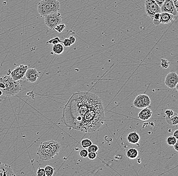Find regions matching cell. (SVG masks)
Wrapping results in <instances>:
<instances>
[{
  "label": "cell",
  "instance_id": "cell-16",
  "mask_svg": "<svg viewBox=\"0 0 178 176\" xmlns=\"http://www.w3.org/2000/svg\"><path fill=\"white\" fill-rule=\"evenodd\" d=\"M127 140L128 142L132 144H138L140 140L139 134L136 131H133L129 133L127 136Z\"/></svg>",
  "mask_w": 178,
  "mask_h": 176
},
{
  "label": "cell",
  "instance_id": "cell-37",
  "mask_svg": "<svg viewBox=\"0 0 178 176\" xmlns=\"http://www.w3.org/2000/svg\"><path fill=\"white\" fill-rule=\"evenodd\" d=\"M173 136L176 138L177 140H178V129L174 131V133H173Z\"/></svg>",
  "mask_w": 178,
  "mask_h": 176
},
{
  "label": "cell",
  "instance_id": "cell-29",
  "mask_svg": "<svg viewBox=\"0 0 178 176\" xmlns=\"http://www.w3.org/2000/svg\"><path fill=\"white\" fill-rule=\"evenodd\" d=\"M165 114L167 116V118H170L172 117V116L174 115V112L172 110L167 109L165 111Z\"/></svg>",
  "mask_w": 178,
  "mask_h": 176
},
{
  "label": "cell",
  "instance_id": "cell-25",
  "mask_svg": "<svg viewBox=\"0 0 178 176\" xmlns=\"http://www.w3.org/2000/svg\"><path fill=\"white\" fill-rule=\"evenodd\" d=\"M98 150H99V147L96 145H91L90 147H89L88 148V151L89 152H93L96 153L98 151Z\"/></svg>",
  "mask_w": 178,
  "mask_h": 176
},
{
  "label": "cell",
  "instance_id": "cell-15",
  "mask_svg": "<svg viewBox=\"0 0 178 176\" xmlns=\"http://www.w3.org/2000/svg\"><path fill=\"white\" fill-rule=\"evenodd\" d=\"M174 18V15L167 12H161L159 21L160 23L167 24L171 23Z\"/></svg>",
  "mask_w": 178,
  "mask_h": 176
},
{
  "label": "cell",
  "instance_id": "cell-26",
  "mask_svg": "<svg viewBox=\"0 0 178 176\" xmlns=\"http://www.w3.org/2000/svg\"><path fill=\"white\" fill-rule=\"evenodd\" d=\"M66 28L65 25L64 24H59L57 25L54 28L55 30L58 33H61Z\"/></svg>",
  "mask_w": 178,
  "mask_h": 176
},
{
  "label": "cell",
  "instance_id": "cell-32",
  "mask_svg": "<svg viewBox=\"0 0 178 176\" xmlns=\"http://www.w3.org/2000/svg\"><path fill=\"white\" fill-rule=\"evenodd\" d=\"M155 1L156 3L158 4V5L161 8V6H163L164 2L165 1V0H154Z\"/></svg>",
  "mask_w": 178,
  "mask_h": 176
},
{
  "label": "cell",
  "instance_id": "cell-28",
  "mask_svg": "<svg viewBox=\"0 0 178 176\" xmlns=\"http://www.w3.org/2000/svg\"><path fill=\"white\" fill-rule=\"evenodd\" d=\"M88 151L84 148V149H83L80 151V155L82 158H86L87 157H88Z\"/></svg>",
  "mask_w": 178,
  "mask_h": 176
},
{
  "label": "cell",
  "instance_id": "cell-1",
  "mask_svg": "<svg viewBox=\"0 0 178 176\" xmlns=\"http://www.w3.org/2000/svg\"><path fill=\"white\" fill-rule=\"evenodd\" d=\"M104 119L101 100L92 92H79L73 94L64 108V123L73 129L94 132L103 124Z\"/></svg>",
  "mask_w": 178,
  "mask_h": 176
},
{
  "label": "cell",
  "instance_id": "cell-34",
  "mask_svg": "<svg viewBox=\"0 0 178 176\" xmlns=\"http://www.w3.org/2000/svg\"><path fill=\"white\" fill-rule=\"evenodd\" d=\"M152 20H153V24H154V25L156 26H159L160 23L159 20H158V19H153Z\"/></svg>",
  "mask_w": 178,
  "mask_h": 176
},
{
  "label": "cell",
  "instance_id": "cell-3",
  "mask_svg": "<svg viewBox=\"0 0 178 176\" xmlns=\"http://www.w3.org/2000/svg\"><path fill=\"white\" fill-rule=\"evenodd\" d=\"M60 3L58 0H42L38 4V12L42 17L59 11Z\"/></svg>",
  "mask_w": 178,
  "mask_h": 176
},
{
  "label": "cell",
  "instance_id": "cell-7",
  "mask_svg": "<svg viewBox=\"0 0 178 176\" xmlns=\"http://www.w3.org/2000/svg\"><path fill=\"white\" fill-rule=\"evenodd\" d=\"M151 104V99L146 94H139L134 101L133 105L138 109L148 107Z\"/></svg>",
  "mask_w": 178,
  "mask_h": 176
},
{
  "label": "cell",
  "instance_id": "cell-11",
  "mask_svg": "<svg viewBox=\"0 0 178 176\" xmlns=\"http://www.w3.org/2000/svg\"><path fill=\"white\" fill-rule=\"evenodd\" d=\"M41 72L34 68H30L27 70L25 76L28 82L34 83L36 82L39 77Z\"/></svg>",
  "mask_w": 178,
  "mask_h": 176
},
{
  "label": "cell",
  "instance_id": "cell-40",
  "mask_svg": "<svg viewBox=\"0 0 178 176\" xmlns=\"http://www.w3.org/2000/svg\"><path fill=\"white\" fill-rule=\"evenodd\" d=\"M3 95V92H2V90L0 89V96H2Z\"/></svg>",
  "mask_w": 178,
  "mask_h": 176
},
{
  "label": "cell",
  "instance_id": "cell-19",
  "mask_svg": "<svg viewBox=\"0 0 178 176\" xmlns=\"http://www.w3.org/2000/svg\"><path fill=\"white\" fill-rule=\"evenodd\" d=\"M45 172H46V176H52L54 172L55 169L50 165H47L45 167Z\"/></svg>",
  "mask_w": 178,
  "mask_h": 176
},
{
  "label": "cell",
  "instance_id": "cell-30",
  "mask_svg": "<svg viewBox=\"0 0 178 176\" xmlns=\"http://www.w3.org/2000/svg\"><path fill=\"white\" fill-rule=\"evenodd\" d=\"M62 43L63 44L64 46L66 47H68L71 46L72 45L71 43L70 40L69 39V38H66L64 39L63 41H62Z\"/></svg>",
  "mask_w": 178,
  "mask_h": 176
},
{
  "label": "cell",
  "instance_id": "cell-5",
  "mask_svg": "<svg viewBox=\"0 0 178 176\" xmlns=\"http://www.w3.org/2000/svg\"><path fill=\"white\" fill-rule=\"evenodd\" d=\"M37 154L39 156V158L43 160H51L53 159L55 156L51 149L48 147L45 142L41 143L39 147L38 148Z\"/></svg>",
  "mask_w": 178,
  "mask_h": 176
},
{
  "label": "cell",
  "instance_id": "cell-14",
  "mask_svg": "<svg viewBox=\"0 0 178 176\" xmlns=\"http://www.w3.org/2000/svg\"><path fill=\"white\" fill-rule=\"evenodd\" d=\"M152 111L146 107L144 108H143L142 110L139 112L138 114V117L141 120L146 121L149 119L152 116Z\"/></svg>",
  "mask_w": 178,
  "mask_h": 176
},
{
  "label": "cell",
  "instance_id": "cell-36",
  "mask_svg": "<svg viewBox=\"0 0 178 176\" xmlns=\"http://www.w3.org/2000/svg\"><path fill=\"white\" fill-rule=\"evenodd\" d=\"M160 13H156V14H155L154 15L153 18V19L159 20V18H160Z\"/></svg>",
  "mask_w": 178,
  "mask_h": 176
},
{
  "label": "cell",
  "instance_id": "cell-23",
  "mask_svg": "<svg viewBox=\"0 0 178 176\" xmlns=\"http://www.w3.org/2000/svg\"><path fill=\"white\" fill-rule=\"evenodd\" d=\"M61 42H62V41L61 40L60 38L58 37H56L54 38H52L51 40H50L48 41L47 42V44H52L53 45H55V44L61 43Z\"/></svg>",
  "mask_w": 178,
  "mask_h": 176
},
{
  "label": "cell",
  "instance_id": "cell-12",
  "mask_svg": "<svg viewBox=\"0 0 178 176\" xmlns=\"http://www.w3.org/2000/svg\"><path fill=\"white\" fill-rule=\"evenodd\" d=\"M13 169L9 165L0 162V176H16Z\"/></svg>",
  "mask_w": 178,
  "mask_h": 176
},
{
  "label": "cell",
  "instance_id": "cell-10",
  "mask_svg": "<svg viewBox=\"0 0 178 176\" xmlns=\"http://www.w3.org/2000/svg\"><path fill=\"white\" fill-rule=\"evenodd\" d=\"M161 12H167L176 16L178 12L175 8L173 0H165L161 8Z\"/></svg>",
  "mask_w": 178,
  "mask_h": 176
},
{
  "label": "cell",
  "instance_id": "cell-4",
  "mask_svg": "<svg viewBox=\"0 0 178 176\" xmlns=\"http://www.w3.org/2000/svg\"><path fill=\"white\" fill-rule=\"evenodd\" d=\"M62 22V16L58 12L52 13L45 16V23L49 28L54 30V28L58 24Z\"/></svg>",
  "mask_w": 178,
  "mask_h": 176
},
{
  "label": "cell",
  "instance_id": "cell-18",
  "mask_svg": "<svg viewBox=\"0 0 178 176\" xmlns=\"http://www.w3.org/2000/svg\"><path fill=\"white\" fill-rule=\"evenodd\" d=\"M52 50L53 53L56 55H61L64 50L63 45L61 43H58L55 45H53L52 47Z\"/></svg>",
  "mask_w": 178,
  "mask_h": 176
},
{
  "label": "cell",
  "instance_id": "cell-9",
  "mask_svg": "<svg viewBox=\"0 0 178 176\" xmlns=\"http://www.w3.org/2000/svg\"><path fill=\"white\" fill-rule=\"evenodd\" d=\"M178 82V75L174 72H172L167 74L165 80V84L169 88H175Z\"/></svg>",
  "mask_w": 178,
  "mask_h": 176
},
{
  "label": "cell",
  "instance_id": "cell-31",
  "mask_svg": "<svg viewBox=\"0 0 178 176\" xmlns=\"http://www.w3.org/2000/svg\"><path fill=\"white\" fill-rule=\"evenodd\" d=\"M88 157L89 159L90 160H94L97 157V154L96 152H89Z\"/></svg>",
  "mask_w": 178,
  "mask_h": 176
},
{
  "label": "cell",
  "instance_id": "cell-8",
  "mask_svg": "<svg viewBox=\"0 0 178 176\" xmlns=\"http://www.w3.org/2000/svg\"><path fill=\"white\" fill-rule=\"evenodd\" d=\"M28 68V66L21 65L15 67L14 69L11 71L10 75L13 80L15 81L20 80L25 77Z\"/></svg>",
  "mask_w": 178,
  "mask_h": 176
},
{
  "label": "cell",
  "instance_id": "cell-22",
  "mask_svg": "<svg viewBox=\"0 0 178 176\" xmlns=\"http://www.w3.org/2000/svg\"><path fill=\"white\" fill-rule=\"evenodd\" d=\"M167 122L171 125L172 126H176L178 124V116H174L172 117L169 118V121L167 120Z\"/></svg>",
  "mask_w": 178,
  "mask_h": 176
},
{
  "label": "cell",
  "instance_id": "cell-35",
  "mask_svg": "<svg viewBox=\"0 0 178 176\" xmlns=\"http://www.w3.org/2000/svg\"><path fill=\"white\" fill-rule=\"evenodd\" d=\"M173 2H174L175 8L178 12V0H173Z\"/></svg>",
  "mask_w": 178,
  "mask_h": 176
},
{
  "label": "cell",
  "instance_id": "cell-33",
  "mask_svg": "<svg viewBox=\"0 0 178 176\" xmlns=\"http://www.w3.org/2000/svg\"><path fill=\"white\" fill-rule=\"evenodd\" d=\"M68 38L70 40V41H71V43L72 44V45H73V44L75 43V41H76V39H75V38L74 36H70Z\"/></svg>",
  "mask_w": 178,
  "mask_h": 176
},
{
  "label": "cell",
  "instance_id": "cell-13",
  "mask_svg": "<svg viewBox=\"0 0 178 176\" xmlns=\"http://www.w3.org/2000/svg\"><path fill=\"white\" fill-rule=\"evenodd\" d=\"M45 142L55 155L59 153L61 150V145L59 143L54 140L47 141Z\"/></svg>",
  "mask_w": 178,
  "mask_h": 176
},
{
  "label": "cell",
  "instance_id": "cell-27",
  "mask_svg": "<svg viewBox=\"0 0 178 176\" xmlns=\"http://www.w3.org/2000/svg\"><path fill=\"white\" fill-rule=\"evenodd\" d=\"M37 175L38 176H46V172H45V169L42 168L41 167H39L38 168Z\"/></svg>",
  "mask_w": 178,
  "mask_h": 176
},
{
  "label": "cell",
  "instance_id": "cell-20",
  "mask_svg": "<svg viewBox=\"0 0 178 176\" xmlns=\"http://www.w3.org/2000/svg\"><path fill=\"white\" fill-rule=\"evenodd\" d=\"M92 144V141L89 139H84L81 141V145L83 148H88Z\"/></svg>",
  "mask_w": 178,
  "mask_h": 176
},
{
  "label": "cell",
  "instance_id": "cell-24",
  "mask_svg": "<svg viewBox=\"0 0 178 176\" xmlns=\"http://www.w3.org/2000/svg\"><path fill=\"white\" fill-rule=\"evenodd\" d=\"M161 66L163 69H167L170 66V62L165 58H162L161 60Z\"/></svg>",
  "mask_w": 178,
  "mask_h": 176
},
{
  "label": "cell",
  "instance_id": "cell-21",
  "mask_svg": "<svg viewBox=\"0 0 178 176\" xmlns=\"http://www.w3.org/2000/svg\"><path fill=\"white\" fill-rule=\"evenodd\" d=\"M177 140L176 138L172 135V136H170L167 138V144L170 146H174V144L176 143Z\"/></svg>",
  "mask_w": 178,
  "mask_h": 176
},
{
  "label": "cell",
  "instance_id": "cell-38",
  "mask_svg": "<svg viewBox=\"0 0 178 176\" xmlns=\"http://www.w3.org/2000/svg\"><path fill=\"white\" fill-rule=\"evenodd\" d=\"M173 146H174V150L178 152V140L177 141L176 143L174 144V145Z\"/></svg>",
  "mask_w": 178,
  "mask_h": 176
},
{
  "label": "cell",
  "instance_id": "cell-17",
  "mask_svg": "<svg viewBox=\"0 0 178 176\" xmlns=\"http://www.w3.org/2000/svg\"><path fill=\"white\" fill-rule=\"evenodd\" d=\"M127 158L130 159H135L137 158L139 155L138 151L135 148H129L126 153Z\"/></svg>",
  "mask_w": 178,
  "mask_h": 176
},
{
  "label": "cell",
  "instance_id": "cell-2",
  "mask_svg": "<svg viewBox=\"0 0 178 176\" xmlns=\"http://www.w3.org/2000/svg\"><path fill=\"white\" fill-rule=\"evenodd\" d=\"M1 81L5 85V89L2 90L3 94L7 97H10L18 94L22 88L19 81H15L12 78L10 75L4 76L0 78Z\"/></svg>",
  "mask_w": 178,
  "mask_h": 176
},
{
  "label": "cell",
  "instance_id": "cell-6",
  "mask_svg": "<svg viewBox=\"0 0 178 176\" xmlns=\"http://www.w3.org/2000/svg\"><path fill=\"white\" fill-rule=\"evenodd\" d=\"M145 9L147 15L152 19L155 14L161 12V8L154 0H145Z\"/></svg>",
  "mask_w": 178,
  "mask_h": 176
},
{
  "label": "cell",
  "instance_id": "cell-39",
  "mask_svg": "<svg viewBox=\"0 0 178 176\" xmlns=\"http://www.w3.org/2000/svg\"><path fill=\"white\" fill-rule=\"evenodd\" d=\"M175 88H176V90L178 92V83L177 84L176 86V87H175Z\"/></svg>",
  "mask_w": 178,
  "mask_h": 176
}]
</instances>
